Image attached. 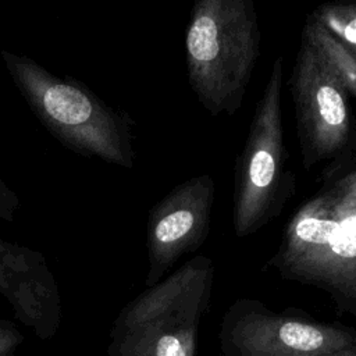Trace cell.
I'll return each mask as SVG.
<instances>
[{
	"label": "cell",
	"instance_id": "cell-1",
	"mask_svg": "<svg viewBox=\"0 0 356 356\" xmlns=\"http://www.w3.org/2000/svg\"><path fill=\"white\" fill-rule=\"evenodd\" d=\"M268 264L286 280L325 291L356 317V168L296 210Z\"/></svg>",
	"mask_w": 356,
	"mask_h": 356
},
{
	"label": "cell",
	"instance_id": "cell-12",
	"mask_svg": "<svg viewBox=\"0 0 356 356\" xmlns=\"http://www.w3.org/2000/svg\"><path fill=\"white\" fill-rule=\"evenodd\" d=\"M18 210L19 199L17 193L6 184L0 175V218L13 222Z\"/></svg>",
	"mask_w": 356,
	"mask_h": 356
},
{
	"label": "cell",
	"instance_id": "cell-11",
	"mask_svg": "<svg viewBox=\"0 0 356 356\" xmlns=\"http://www.w3.org/2000/svg\"><path fill=\"white\" fill-rule=\"evenodd\" d=\"M39 256V252L6 242L0 236V295L7 298Z\"/></svg>",
	"mask_w": 356,
	"mask_h": 356
},
{
	"label": "cell",
	"instance_id": "cell-13",
	"mask_svg": "<svg viewBox=\"0 0 356 356\" xmlns=\"http://www.w3.org/2000/svg\"><path fill=\"white\" fill-rule=\"evenodd\" d=\"M22 339V334L13 323L0 320V356H11Z\"/></svg>",
	"mask_w": 356,
	"mask_h": 356
},
{
	"label": "cell",
	"instance_id": "cell-3",
	"mask_svg": "<svg viewBox=\"0 0 356 356\" xmlns=\"http://www.w3.org/2000/svg\"><path fill=\"white\" fill-rule=\"evenodd\" d=\"M260 56V28L250 0H199L185 33L189 85L211 114H235Z\"/></svg>",
	"mask_w": 356,
	"mask_h": 356
},
{
	"label": "cell",
	"instance_id": "cell-8",
	"mask_svg": "<svg viewBox=\"0 0 356 356\" xmlns=\"http://www.w3.org/2000/svg\"><path fill=\"white\" fill-rule=\"evenodd\" d=\"M213 202L214 181L203 174L177 185L149 210L147 288L160 282L184 254L203 245L210 229Z\"/></svg>",
	"mask_w": 356,
	"mask_h": 356
},
{
	"label": "cell",
	"instance_id": "cell-4",
	"mask_svg": "<svg viewBox=\"0 0 356 356\" xmlns=\"http://www.w3.org/2000/svg\"><path fill=\"white\" fill-rule=\"evenodd\" d=\"M214 267L200 254L149 286L117 316L110 356H196L197 332L211 295Z\"/></svg>",
	"mask_w": 356,
	"mask_h": 356
},
{
	"label": "cell",
	"instance_id": "cell-7",
	"mask_svg": "<svg viewBox=\"0 0 356 356\" xmlns=\"http://www.w3.org/2000/svg\"><path fill=\"white\" fill-rule=\"evenodd\" d=\"M303 165L341 153L350 136L348 90L312 42L302 35L291 76Z\"/></svg>",
	"mask_w": 356,
	"mask_h": 356
},
{
	"label": "cell",
	"instance_id": "cell-6",
	"mask_svg": "<svg viewBox=\"0 0 356 356\" xmlns=\"http://www.w3.org/2000/svg\"><path fill=\"white\" fill-rule=\"evenodd\" d=\"M220 343L224 356H314L356 345V327L238 299L224 314Z\"/></svg>",
	"mask_w": 356,
	"mask_h": 356
},
{
	"label": "cell",
	"instance_id": "cell-5",
	"mask_svg": "<svg viewBox=\"0 0 356 356\" xmlns=\"http://www.w3.org/2000/svg\"><path fill=\"white\" fill-rule=\"evenodd\" d=\"M281 88L282 57H277L236 163L232 222L239 238L257 231L278 209L285 163Z\"/></svg>",
	"mask_w": 356,
	"mask_h": 356
},
{
	"label": "cell",
	"instance_id": "cell-14",
	"mask_svg": "<svg viewBox=\"0 0 356 356\" xmlns=\"http://www.w3.org/2000/svg\"><path fill=\"white\" fill-rule=\"evenodd\" d=\"M314 356H356V345H350L338 350H331L327 353H320Z\"/></svg>",
	"mask_w": 356,
	"mask_h": 356
},
{
	"label": "cell",
	"instance_id": "cell-2",
	"mask_svg": "<svg viewBox=\"0 0 356 356\" xmlns=\"http://www.w3.org/2000/svg\"><path fill=\"white\" fill-rule=\"evenodd\" d=\"M18 92L40 124L65 147L104 163L132 168L134 118L106 104L83 82L57 76L28 56L0 50Z\"/></svg>",
	"mask_w": 356,
	"mask_h": 356
},
{
	"label": "cell",
	"instance_id": "cell-10",
	"mask_svg": "<svg viewBox=\"0 0 356 356\" xmlns=\"http://www.w3.org/2000/svg\"><path fill=\"white\" fill-rule=\"evenodd\" d=\"M310 17L356 57V3H325L314 8Z\"/></svg>",
	"mask_w": 356,
	"mask_h": 356
},
{
	"label": "cell",
	"instance_id": "cell-9",
	"mask_svg": "<svg viewBox=\"0 0 356 356\" xmlns=\"http://www.w3.org/2000/svg\"><path fill=\"white\" fill-rule=\"evenodd\" d=\"M312 44L317 49L330 68L337 74L348 93L356 97V57L352 56L327 29H324L313 17H307L303 32Z\"/></svg>",
	"mask_w": 356,
	"mask_h": 356
}]
</instances>
